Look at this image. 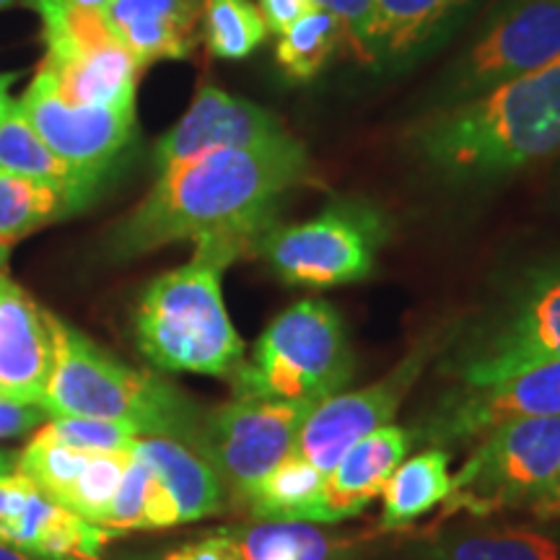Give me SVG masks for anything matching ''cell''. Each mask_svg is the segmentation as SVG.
<instances>
[{
  "mask_svg": "<svg viewBox=\"0 0 560 560\" xmlns=\"http://www.w3.org/2000/svg\"><path fill=\"white\" fill-rule=\"evenodd\" d=\"M310 174V153L291 136L247 149L200 153L159 172L156 185L112 231L107 252L130 260L174 242L234 240L257 249L276 210Z\"/></svg>",
  "mask_w": 560,
  "mask_h": 560,
  "instance_id": "obj_1",
  "label": "cell"
},
{
  "mask_svg": "<svg viewBox=\"0 0 560 560\" xmlns=\"http://www.w3.org/2000/svg\"><path fill=\"white\" fill-rule=\"evenodd\" d=\"M439 177L486 185L560 156V58L454 107L433 109L410 136Z\"/></svg>",
  "mask_w": 560,
  "mask_h": 560,
  "instance_id": "obj_2",
  "label": "cell"
},
{
  "mask_svg": "<svg viewBox=\"0 0 560 560\" xmlns=\"http://www.w3.org/2000/svg\"><path fill=\"white\" fill-rule=\"evenodd\" d=\"M249 247L234 240L195 244L190 262L145 285L136 306L138 350L159 371L234 380L247 361V348L229 319L221 280L231 262Z\"/></svg>",
  "mask_w": 560,
  "mask_h": 560,
  "instance_id": "obj_3",
  "label": "cell"
},
{
  "mask_svg": "<svg viewBox=\"0 0 560 560\" xmlns=\"http://www.w3.org/2000/svg\"><path fill=\"white\" fill-rule=\"evenodd\" d=\"M52 369L39 408L50 418H102L143 436H166L198 450L206 410L153 371L132 369L89 335L47 312Z\"/></svg>",
  "mask_w": 560,
  "mask_h": 560,
  "instance_id": "obj_4",
  "label": "cell"
},
{
  "mask_svg": "<svg viewBox=\"0 0 560 560\" xmlns=\"http://www.w3.org/2000/svg\"><path fill=\"white\" fill-rule=\"evenodd\" d=\"M355 355L332 304L304 299L270 322L231 380L242 400L325 402L353 380Z\"/></svg>",
  "mask_w": 560,
  "mask_h": 560,
  "instance_id": "obj_5",
  "label": "cell"
},
{
  "mask_svg": "<svg viewBox=\"0 0 560 560\" xmlns=\"http://www.w3.org/2000/svg\"><path fill=\"white\" fill-rule=\"evenodd\" d=\"M439 359V371L454 384L560 361V262L527 272L499 304L450 335Z\"/></svg>",
  "mask_w": 560,
  "mask_h": 560,
  "instance_id": "obj_6",
  "label": "cell"
},
{
  "mask_svg": "<svg viewBox=\"0 0 560 560\" xmlns=\"http://www.w3.org/2000/svg\"><path fill=\"white\" fill-rule=\"evenodd\" d=\"M560 475V416L511 420L478 441L452 478L441 520L470 514L490 520L503 511H535Z\"/></svg>",
  "mask_w": 560,
  "mask_h": 560,
  "instance_id": "obj_7",
  "label": "cell"
},
{
  "mask_svg": "<svg viewBox=\"0 0 560 560\" xmlns=\"http://www.w3.org/2000/svg\"><path fill=\"white\" fill-rule=\"evenodd\" d=\"M387 236L389 221L374 202L335 200L314 219L272 226L257 252L285 283L335 289L366 280Z\"/></svg>",
  "mask_w": 560,
  "mask_h": 560,
  "instance_id": "obj_8",
  "label": "cell"
},
{
  "mask_svg": "<svg viewBox=\"0 0 560 560\" xmlns=\"http://www.w3.org/2000/svg\"><path fill=\"white\" fill-rule=\"evenodd\" d=\"M560 58V0H506L439 79L431 112L454 107Z\"/></svg>",
  "mask_w": 560,
  "mask_h": 560,
  "instance_id": "obj_9",
  "label": "cell"
},
{
  "mask_svg": "<svg viewBox=\"0 0 560 560\" xmlns=\"http://www.w3.org/2000/svg\"><path fill=\"white\" fill-rule=\"evenodd\" d=\"M314 408V402L234 397L219 408L206 410L195 452L210 462L226 486L229 501L236 503L280 462L291 457Z\"/></svg>",
  "mask_w": 560,
  "mask_h": 560,
  "instance_id": "obj_10",
  "label": "cell"
},
{
  "mask_svg": "<svg viewBox=\"0 0 560 560\" xmlns=\"http://www.w3.org/2000/svg\"><path fill=\"white\" fill-rule=\"evenodd\" d=\"M550 416H560V361L537 363L482 384H454L408 429L416 444L450 450L480 441L511 420Z\"/></svg>",
  "mask_w": 560,
  "mask_h": 560,
  "instance_id": "obj_11",
  "label": "cell"
},
{
  "mask_svg": "<svg viewBox=\"0 0 560 560\" xmlns=\"http://www.w3.org/2000/svg\"><path fill=\"white\" fill-rule=\"evenodd\" d=\"M444 342V335H429L418 340L408 355L380 382L319 402L299 433L293 457L304 459L319 472H330L350 446L392 423L405 397L416 387L429 363L441 353Z\"/></svg>",
  "mask_w": 560,
  "mask_h": 560,
  "instance_id": "obj_12",
  "label": "cell"
},
{
  "mask_svg": "<svg viewBox=\"0 0 560 560\" xmlns=\"http://www.w3.org/2000/svg\"><path fill=\"white\" fill-rule=\"evenodd\" d=\"M19 107L55 156L66 161L70 170L96 182H104L112 164L130 145L136 130V104H70L62 100L45 68L34 75L30 89L19 100Z\"/></svg>",
  "mask_w": 560,
  "mask_h": 560,
  "instance_id": "obj_13",
  "label": "cell"
},
{
  "mask_svg": "<svg viewBox=\"0 0 560 560\" xmlns=\"http://www.w3.org/2000/svg\"><path fill=\"white\" fill-rule=\"evenodd\" d=\"M0 542L42 560H102L112 532L91 524L26 480L11 475L0 482Z\"/></svg>",
  "mask_w": 560,
  "mask_h": 560,
  "instance_id": "obj_14",
  "label": "cell"
},
{
  "mask_svg": "<svg viewBox=\"0 0 560 560\" xmlns=\"http://www.w3.org/2000/svg\"><path fill=\"white\" fill-rule=\"evenodd\" d=\"M283 136H289V130L270 109L242 96H231L213 83H202L190 109L166 136L159 138L153 149V166L156 172H164L200 153L247 149V145H262Z\"/></svg>",
  "mask_w": 560,
  "mask_h": 560,
  "instance_id": "obj_15",
  "label": "cell"
},
{
  "mask_svg": "<svg viewBox=\"0 0 560 560\" xmlns=\"http://www.w3.org/2000/svg\"><path fill=\"white\" fill-rule=\"evenodd\" d=\"M416 439L405 425H384L350 446L342 459L325 475L319 495L306 511L304 522L338 524L359 516L376 495L395 467L408 457Z\"/></svg>",
  "mask_w": 560,
  "mask_h": 560,
  "instance_id": "obj_16",
  "label": "cell"
},
{
  "mask_svg": "<svg viewBox=\"0 0 560 560\" xmlns=\"http://www.w3.org/2000/svg\"><path fill=\"white\" fill-rule=\"evenodd\" d=\"M52 369V332L47 310L0 276V392L5 400L42 405Z\"/></svg>",
  "mask_w": 560,
  "mask_h": 560,
  "instance_id": "obj_17",
  "label": "cell"
},
{
  "mask_svg": "<svg viewBox=\"0 0 560 560\" xmlns=\"http://www.w3.org/2000/svg\"><path fill=\"white\" fill-rule=\"evenodd\" d=\"M206 0H112L104 24L140 68L185 60L198 45Z\"/></svg>",
  "mask_w": 560,
  "mask_h": 560,
  "instance_id": "obj_18",
  "label": "cell"
},
{
  "mask_svg": "<svg viewBox=\"0 0 560 560\" xmlns=\"http://www.w3.org/2000/svg\"><path fill=\"white\" fill-rule=\"evenodd\" d=\"M478 0H374V66L402 70L462 24Z\"/></svg>",
  "mask_w": 560,
  "mask_h": 560,
  "instance_id": "obj_19",
  "label": "cell"
},
{
  "mask_svg": "<svg viewBox=\"0 0 560 560\" xmlns=\"http://www.w3.org/2000/svg\"><path fill=\"white\" fill-rule=\"evenodd\" d=\"M234 560H361L374 535H338L325 524L249 522L215 529Z\"/></svg>",
  "mask_w": 560,
  "mask_h": 560,
  "instance_id": "obj_20",
  "label": "cell"
},
{
  "mask_svg": "<svg viewBox=\"0 0 560 560\" xmlns=\"http://www.w3.org/2000/svg\"><path fill=\"white\" fill-rule=\"evenodd\" d=\"M42 68L52 75L62 100L100 107L136 104L138 75L143 70L115 37L86 50L47 55Z\"/></svg>",
  "mask_w": 560,
  "mask_h": 560,
  "instance_id": "obj_21",
  "label": "cell"
},
{
  "mask_svg": "<svg viewBox=\"0 0 560 560\" xmlns=\"http://www.w3.org/2000/svg\"><path fill=\"white\" fill-rule=\"evenodd\" d=\"M132 454L149 462L151 470L170 490L182 524L206 520L226 509V486L210 467V462L200 457L192 446L166 436H140L132 446Z\"/></svg>",
  "mask_w": 560,
  "mask_h": 560,
  "instance_id": "obj_22",
  "label": "cell"
},
{
  "mask_svg": "<svg viewBox=\"0 0 560 560\" xmlns=\"http://www.w3.org/2000/svg\"><path fill=\"white\" fill-rule=\"evenodd\" d=\"M405 560H560V529L499 524L441 532L412 545Z\"/></svg>",
  "mask_w": 560,
  "mask_h": 560,
  "instance_id": "obj_23",
  "label": "cell"
},
{
  "mask_svg": "<svg viewBox=\"0 0 560 560\" xmlns=\"http://www.w3.org/2000/svg\"><path fill=\"white\" fill-rule=\"evenodd\" d=\"M450 450L429 446L416 457H405L382 488L384 511L380 532H402L444 503L452 488Z\"/></svg>",
  "mask_w": 560,
  "mask_h": 560,
  "instance_id": "obj_24",
  "label": "cell"
},
{
  "mask_svg": "<svg viewBox=\"0 0 560 560\" xmlns=\"http://www.w3.org/2000/svg\"><path fill=\"white\" fill-rule=\"evenodd\" d=\"M89 202L86 195L50 182L0 172V244H11L42 226L68 219Z\"/></svg>",
  "mask_w": 560,
  "mask_h": 560,
  "instance_id": "obj_25",
  "label": "cell"
},
{
  "mask_svg": "<svg viewBox=\"0 0 560 560\" xmlns=\"http://www.w3.org/2000/svg\"><path fill=\"white\" fill-rule=\"evenodd\" d=\"M0 172L19 174L50 185L66 187V190L81 192L94 200L102 182L86 177V174L70 170L66 161L55 156L47 143L37 136L19 102H13L9 112L0 117Z\"/></svg>",
  "mask_w": 560,
  "mask_h": 560,
  "instance_id": "obj_26",
  "label": "cell"
},
{
  "mask_svg": "<svg viewBox=\"0 0 560 560\" xmlns=\"http://www.w3.org/2000/svg\"><path fill=\"white\" fill-rule=\"evenodd\" d=\"M177 524H182L179 511L174 506L170 490L151 470L149 462L132 454L120 488L104 514L102 527L109 529L112 535H120V532L132 529H166L177 527Z\"/></svg>",
  "mask_w": 560,
  "mask_h": 560,
  "instance_id": "obj_27",
  "label": "cell"
},
{
  "mask_svg": "<svg viewBox=\"0 0 560 560\" xmlns=\"http://www.w3.org/2000/svg\"><path fill=\"white\" fill-rule=\"evenodd\" d=\"M322 482H325V472L291 454L249 493H244L236 506L247 511L252 520L304 522L306 511L319 495Z\"/></svg>",
  "mask_w": 560,
  "mask_h": 560,
  "instance_id": "obj_28",
  "label": "cell"
},
{
  "mask_svg": "<svg viewBox=\"0 0 560 560\" xmlns=\"http://www.w3.org/2000/svg\"><path fill=\"white\" fill-rule=\"evenodd\" d=\"M342 42H348V37L340 21L332 13L312 9L278 34L276 60L291 81L310 83L325 70Z\"/></svg>",
  "mask_w": 560,
  "mask_h": 560,
  "instance_id": "obj_29",
  "label": "cell"
},
{
  "mask_svg": "<svg viewBox=\"0 0 560 560\" xmlns=\"http://www.w3.org/2000/svg\"><path fill=\"white\" fill-rule=\"evenodd\" d=\"M202 39L215 58L244 60L268 39V24L252 0H206Z\"/></svg>",
  "mask_w": 560,
  "mask_h": 560,
  "instance_id": "obj_30",
  "label": "cell"
},
{
  "mask_svg": "<svg viewBox=\"0 0 560 560\" xmlns=\"http://www.w3.org/2000/svg\"><path fill=\"white\" fill-rule=\"evenodd\" d=\"M39 433L55 444L86 452H130L143 436L128 423L102 418H52Z\"/></svg>",
  "mask_w": 560,
  "mask_h": 560,
  "instance_id": "obj_31",
  "label": "cell"
},
{
  "mask_svg": "<svg viewBox=\"0 0 560 560\" xmlns=\"http://www.w3.org/2000/svg\"><path fill=\"white\" fill-rule=\"evenodd\" d=\"M314 9L332 13L340 21L346 37L363 62L374 66V32L376 13L374 0H312Z\"/></svg>",
  "mask_w": 560,
  "mask_h": 560,
  "instance_id": "obj_32",
  "label": "cell"
},
{
  "mask_svg": "<svg viewBox=\"0 0 560 560\" xmlns=\"http://www.w3.org/2000/svg\"><path fill=\"white\" fill-rule=\"evenodd\" d=\"M47 418V412L39 405H26V402H13V400H0V439H13L24 436L37 429L42 420Z\"/></svg>",
  "mask_w": 560,
  "mask_h": 560,
  "instance_id": "obj_33",
  "label": "cell"
},
{
  "mask_svg": "<svg viewBox=\"0 0 560 560\" xmlns=\"http://www.w3.org/2000/svg\"><path fill=\"white\" fill-rule=\"evenodd\" d=\"M257 9H260L265 24H268V32L280 34L289 30L291 24H296L304 13H310L314 3L312 0H260Z\"/></svg>",
  "mask_w": 560,
  "mask_h": 560,
  "instance_id": "obj_34",
  "label": "cell"
},
{
  "mask_svg": "<svg viewBox=\"0 0 560 560\" xmlns=\"http://www.w3.org/2000/svg\"><path fill=\"white\" fill-rule=\"evenodd\" d=\"M532 514H535V520H540V522L558 520L560 516V475H558L556 488H552V493L540 503V506L532 511Z\"/></svg>",
  "mask_w": 560,
  "mask_h": 560,
  "instance_id": "obj_35",
  "label": "cell"
},
{
  "mask_svg": "<svg viewBox=\"0 0 560 560\" xmlns=\"http://www.w3.org/2000/svg\"><path fill=\"white\" fill-rule=\"evenodd\" d=\"M16 81V73H5V75H0V117L5 115V112H9V107H11V83Z\"/></svg>",
  "mask_w": 560,
  "mask_h": 560,
  "instance_id": "obj_36",
  "label": "cell"
},
{
  "mask_svg": "<svg viewBox=\"0 0 560 560\" xmlns=\"http://www.w3.org/2000/svg\"><path fill=\"white\" fill-rule=\"evenodd\" d=\"M0 560H42L37 556H32V552L16 548V545L11 542H0Z\"/></svg>",
  "mask_w": 560,
  "mask_h": 560,
  "instance_id": "obj_37",
  "label": "cell"
},
{
  "mask_svg": "<svg viewBox=\"0 0 560 560\" xmlns=\"http://www.w3.org/2000/svg\"><path fill=\"white\" fill-rule=\"evenodd\" d=\"M11 475H16V457L0 452V480L11 478Z\"/></svg>",
  "mask_w": 560,
  "mask_h": 560,
  "instance_id": "obj_38",
  "label": "cell"
},
{
  "mask_svg": "<svg viewBox=\"0 0 560 560\" xmlns=\"http://www.w3.org/2000/svg\"><path fill=\"white\" fill-rule=\"evenodd\" d=\"M5 265H9V244H0V276H5Z\"/></svg>",
  "mask_w": 560,
  "mask_h": 560,
  "instance_id": "obj_39",
  "label": "cell"
},
{
  "mask_svg": "<svg viewBox=\"0 0 560 560\" xmlns=\"http://www.w3.org/2000/svg\"><path fill=\"white\" fill-rule=\"evenodd\" d=\"M11 3H16V0H0V9H9Z\"/></svg>",
  "mask_w": 560,
  "mask_h": 560,
  "instance_id": "obj_40",
  "label": "cell"
},
{
  "mask_svg": "<svg viewBox=\"0 0 560 560\" xmlns=\"http://www.w3.org/2000/svg\"><path fill=\"white\" fill-rule=\"evenodd\" d=\"M26 3H30V5H32V3H34V0H26Z\"/></svg>",
  "mask_w": 560,
  "mask_h": 560,
  "instance_id": "obj_41",
  "label": "cell"
}]
</instances>
